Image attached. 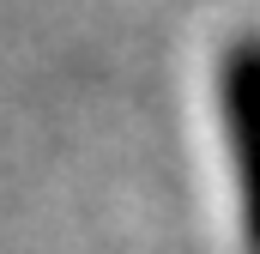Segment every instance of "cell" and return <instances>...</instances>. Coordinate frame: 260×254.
<instances>
[{
    "label": "cell",
    "mask_w": 260,
    "mask_h": 254,
    "mask_svg": "<svg viewBox=\"0 0 260 254\" xmlns=\"http://www.w3.org/2000/svg\"><path fill=\"white\" fill-rule=\"evenodd\" d=\"M218 115L242 194V236L260 254V37H236L218 67Z\"/></svg>",
    "instance_id": "cell-1"
}]
</instances>
